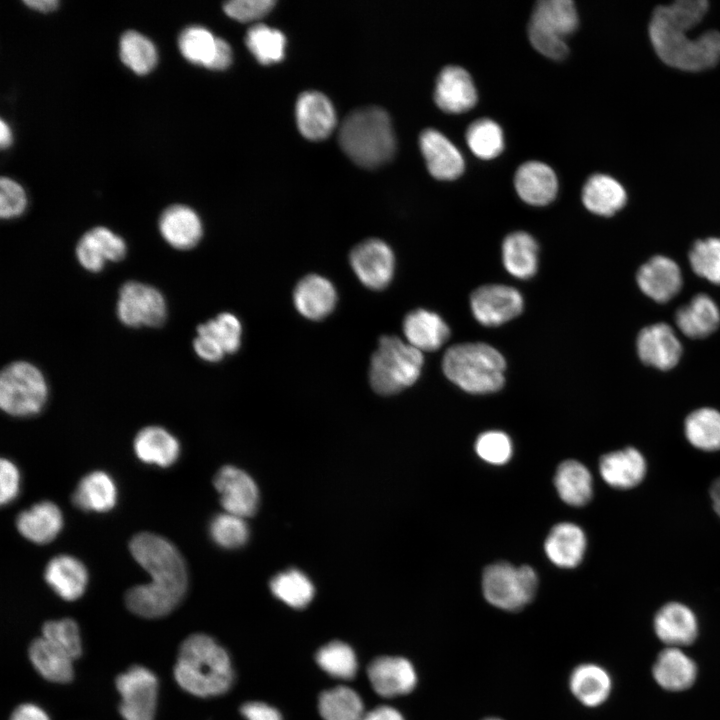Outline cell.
<instances>
[{
	"mask_svg": "<svg viewBox=\"0 0 720 720\" xmlns=\"http://www.w3.org/2000/svg\"><path fill=\"white\" fill-rule=\"evenodd\" d=\"M127 246L122 237L110 229L98 226L85 232L79 239L75 254L79 264L87 271L100 272L107 262L122 260Z\"/></svg>",
	"mask_w": 720,
	"mask_h": 720,
	"instance_id": "14",
	"label": "cell"
},
{
	"mask_svg": "<svg viewBox=\"0 0 720 720\" xmlns=\"http://www.w3.org/2000/svg\"><path fill=\"white\" fill-rule=\"evenodd\" d=\"M10 720H49V717L37 705L24 703L15 708Z\"/></svg>",
	"mask_w": 720,
	"mask_h": 720,
	"instance_id": "59",
	"label": "cell"
},
{
	"mask_svg": "<svg viewBox=\"0 0 720 720\" xmlns=\"http://www.w3.org/2000/svg\"><path fill=\"white\" fill-rule=\"evenodd\" d=\"M19 533L36 544H46L57 537L63 527L59 507L50 501H41L21 511L16 519Z\"/></svg>",
	"mask_w": 720,
	"mask_h": 720,
	"instance_id": "29",
	"label": "cell"
},
{
	"mask_svg": "<svg viewBox=\"0 0 720 720\" xmlns=\"http://www.w3.org/2000/svg\"><path fill=\"white\" fill-rule=\"evenodd\" d=\"M209 533L212 540L225 549L243 546L249 538V528L245 518L224 512L211 520Z\"/></svg>",
	"mask_w": 720,
	"mask_h": 720,
	"instance_id": "49",
	"label": "cell"
},
{
	"mask_svg": "<svg viewBox=\"0 0 720 720\" xmlns=\"http://www.w3.org/2000/svg\"><path fill=\"white\" fill-rule=\"evenodd\" d=\"M539 246L524 231L505 237L502 243V261L506 271L515 278L529 279L537 272Z\"/></svg>",
	"mask_w": 720,
	"mask_h": 720,
	"instance_id": "34",
	"label": "cell"
},
{
	"mask_svg": "<svg viewBox=\"0 0 720 720\" xmlns=\"http://www.w3.org/2000/svg\"><path fill=\"white\" fill-rule=\"evenodd\" d=\"M29 658L37 672L46 680L68 683L73 678V660L43 637L29 646Z\"/></svg>",
	"mask_w": 720,
	"mask_h": 720,
	"instance_id": "39",
	"label": "cell"
},
{
	"mask_svg": "<svg viewBox=\"0 0 720 720\" xmlns=\"http://www.w3.org/2000/svg\"><path fill=\"white\" fill-rule=\"evenodd\" d=\"M42 637L72 660L81 655V639L77 623L70 619L47 621L42 626Z\"/></svg>",
	"mask_w": 720,
	"mask_h": 720,
	"instance_id": "51",
	"label": "cell"
},
{
	"mask_svg": "<svg viewBox=\"0 0 720 720\" xmlns=\"http://www.w3.org/2000/svg\"><path fill=\"white\" fill-rule=\"evenodd\" d=\"M697 675L696 662L682 648L665 647L652 666L653 679L669 692L688 690L696 682Z\"/></svg>",
	"mask_w": 720,
	"mask_h": 720,
	"instance_id": "20",
	"label": "cell"
},
{
	"mask_svg": "<svg viewBox=\"0 0 720 720\" xmlns=\"http://www.w3.org/2000/svg\"><path fill=\"white\" fill-rule=\"evenodd\" d=\"M232 60V51L230 45L223 39L217 38L216 52L208 66L212 70H223L226 69Z\"/></svg>",
	"mask_w": 720,
	"mask_h": 720,
	"instance_id": "58",
	"label": "cell"
},
{
	"mask_svg": "<svg viewBox=\"0 0 720 720\" xmlns=\"http://www.w3.org/2000/svg\"><path fill=\"white\" fill-rule=\"evenodd\" d=\"M154 44L137 31H126L120 39V58L133 72L149 73L157 63Z\"/></svg>",
	"mask_w": 720,
	"mask_h": 720,
	"instance_id": "43",
	"label": "cell"
},
{
	"mask_svg": "<svg viewBox=\"0 0 720 720\" xmlns=\"http://www.w3.org/2000/svg\"><path fill=\"white\" fill-rule=\"evenodd\" d=\"M271 592L286 605L301 609L313 599L314 586L300 570L289 569L275 575L270 582Z\"/></svg>",
	"mask_w": 720,
	"mask_h": 720,
	"instance_id": "42",
	"label": "cell"
},
{
	"mask_svg": "<svg viewBox=\"0 0 720 720\" xmlns=\"http://www.w3.org/2000/svg\"><path fill=\"white\" fill-rule=\"evenodd\" d=\"M197 334L209 339L225 355L233 354L240 347L242 327L235 315L223 312L200 324L197 327Z\"/></svg>",
	"mask_w": 720,
	"mask_h": 720,
	"instance_id": "44",
	"label": "cell"
},
{
	"mask_svg": "<svg viewBox=\"0 0 720 720\" xmlns=\"http://www.w3.org/2000/svg\"><path fill=\"white\" fill-rule=\"evenodd\" d=\"M0 502L2 505L16 499L20 489V474L17 466L8 459L0 462Z\"/></svg>",
	"mask_w": 720,
	"mask_h": 720,
	"instance_id": "56",
	"label": "cell"
},
{
	"mask_svg": "<svg viewBox=\"0 0 720 720\" xmlns=\"http://www.w3.org/2000/svg\"><path fill=\"white\" fill-rule=\"evenodd\" d=\"M646 461L639 450L627 447L602 456L599 471L611 487L629 489L637 486L646 474Z\"/></svg>",
	"mask_w": 720,
	"mask_h": 720,
	"instance_id": "26",
	"label": "cell"
},
{
	"mask_svg": "<svg viewBox=\"0 0 720 720\" xmlns=\"http://www.w3.org/2000/svg\"><path fill=\"white\" fill-rule=\"evenodd\" d=\"M689 261L697 275L720 284V238L695 242L689 253Z\"/></svg>",
	"mask_w": 720,
	"mask_h": 720,
	"instance_id": "50",
	"label": "cell"
},
{
	"mask_svg": "<svg viewBox=\"0 0 720 720\" xmlns=\"http://www.w3.org/2000/svg\"><path fill=\"white\" fill-rule=\"evenodd\" d=\"M466 141L470 150L479 158L489 160L497 157L504 148V136L501 127L488 118L477 119L466 131Z\"/></svg>",
	"mask_w": 720,
	"mask_h": 720,
	"instance_id": "45",
	"label": "cell"
},
{
	"mask_svg": "<svg viewBox=\"0 0 720 720\" xmlns=\"http://www.w3.org/2000/svg\"><path fill=\"white\" fill-rule=\"evenodd\" d=\"M26 195L23 188L12 179L0 180V216L12 219L20 216L26 208Z\"/></svg>",
	"mask_w": 720,
	"mask_h": 720,
	"instance_id": "53",
	"label": "cell"
},
{
	"mask_svg": "<svg viewBox=\"0 0 720 720\" xmlns=\"http://www.w3.org/2000/svg\"><path fill=\"white\" fill-rule=\"evenodd\" d=\"M482 720H504V719L499 718V717H486V718H484V719H482Z\"/></svg>",
	"mask_w": 720,
	"mask_h": 720,
	"instance_id": "64",
	"label": "cell"
},
{
	"mask_svg": "<svg viewBox=\"0 0 720 720\" xmlns=\"http://www.w3.org/2000/svg\"><path fill=\"white\" fill-rule=\"evenodd\" d=\"M293 300L301 315L311 320H321L334 309L337 294L328 279L317 274H310L296 285Z\"/></svg>",
	"mask_w": 720,
	"mask_h": 720,
	"instance_id": "27",
	"label": "cell"
},
{
	"mask_svg": "<svg viewBox=\"0 0 720 720\" xmlns=\"http://www.w3.org/2000/svg\"><path fill=\"white\" fill-rule=\"evenodd\" d=\"M538 578L529 566L515 567L498 562L485 568L483 595L488 603L505 611H519L529 604L537 591Z\"/></svg>",
	"mask_w": 720,
	"mask_h": 720,
	"instance_id": "8",
	"label": "cell"
},
{
	"mask_svg": "<svg viewBox=\"0 0 720 720\" xmlns=\"http://www.w3.org/2000/svg\"><path fill=\"white\" fill-rule=\"evenodd\" d=\"M296 121L301 134L310 140L329 136L336 125V114L330 100L322 93H302L296 103Z\"/></svg>",
	"mask_w": 720,
	"mask_h": 720,
	"instance_id": "21",
	"label": "cell"
},
{
	"mask_svg": "<svg viewBox=\"0 0 720 720\" xmlns=\"http://www.w3.org/2000/svg\"><path fill=\"white\" fill-rule=\"evenodd\" d=\"M514 185L519 197L533 206L551 203L558 191L555 172L550 166L539 161H528L519 166Z\"/></svg>",
	"mask_w": 720,
	"mask_h": 720,
	"instance_id": "23",
	"label": "cell"
},
{
	"mask_svg": "<svg viewBox=\"0 0 720 720\" xmlns=\"http://www.w3.org/2000/svg\"><path fill=\"white\" fill-rule=\"evenodd\" d=\"M273 5L272 0H234L224 4V11L233 19L249 22L265 16Z\"/></svg>",
	"mask_w": 720,
	"mask_h": 720,
	"instance_id": "55",
	"label": "cell"
},
{
	"mask_svg": "<svg viewBox=\"0 0 720 720\" xmlns=\"http://www.w3.org/2000/svg\"><path fill=\"white\" fill-rule=\"evenodd\" d=\"M241 714L246 720H282L277 709L264 702H247L241 707Z\"/></svg>",
	"mask_w": 720,
	"mask_h": 720,
	"instance_id": "57",
	"label": "cell"
},
{
	"mask_svg": "<svg viewBox=\"0 0 720 720\" xmlns=\"http://www.w3.org/2000/svg\"><path fill=\"white\" fill-rule=\"evenodd\" d=\"M367 675L374 691L387 698L408 694L417 684L413 664L400 656L374 659L368 666Z\"/></svg>",
	"mask_w": 720,
	"mask_h": 720,
	"instance_id": "16",
	"label": "cell"
},
{
	"mask_svg": "<svg viewBox=\"0 0 720 720\" xmlns=\"http://www.w3.org/2000/svg\"><path fill=\"white\" fill-rule=\"evenodd\" d=\"M339 144L357 165L375 168L389 161L396 148L395 135L387 112L376 106L351 112L341 124Z\"/></svg>",
	"mask_w": 720,
	"mask_h": 720,
	"instance_id": "4",
	"label": "cell"
},
{
	"mask_svg": "<svg viewBox=\"0 0 720 720\" xmlns=\"http://www.w3.org/2000/svg\"><path fill=\"white\" fill-rule=\"evenodd\" d=\"M403 332L407 342L421 352L438 350L450 336L444 319L427 309L409 312L403 321Z\"/></svg>",
	"mask_w": 720,
	"mask_h": 720,
	"instance_id": "25",
	"label": "cell"
},
{
	"mask_svg": "<svg viewBox=\"0 0 720 720\" xmlns=\"http://www.w3.org/2000/svg\"><path fill=\"white\" fill-rule=\"evenodd\" d=\"M178 45L188 61L208 68L216 52L217 37L202 26H191L180 34Z\"/></svg>",
	"mask_w": 720,
	"mask_h": 720,
	"instance_id": "48",
	"label": "cell"
},
{
	"mask_svg": "<svg viewBox=\"0 0 720 720\" xmlns=\"http://www.w3.org/2000/svg\"><path fill=\"white\" fill-rule=\"evenodd\" d=\"M246 45L255 58L262 64L279 62L284 57L286 39L283 33L264 24L249 28Z\"/></svg>",
	"mask_w": 720,
	"mask_h": 720,
	"instance_id": "46",
	"label": "cell"
},
{
	"mask_svg": "<svg viewBox=\"0 0 720 720\" xmlns=\"http://www.w3.org/2000/svg\"><path fill=\"white\" fill-rule=\"evenodd\" d=\"M48 398L42 372L27 361H14L0 375V406L7 414L28 417L41 412Z\"/></svg>",
	"mask_w": 720,
	"mask_h": 720,
	"instance_id": "7",
	"label": "cell"
},
{
	"mask_svg": "<svg viewBox=\"0 0 720 720\" xmlns=\"http://www.w3.org/2000/svg\"><path fill=\"white\" fill-rule=\"evenodd\" d=\"M421 152L430 174L439 180H454L464 171V159L457 147L441 132L424 130L419 138Z\"/></svg>",
	"mask_w": 720,
	"mask_h": 720,
	"instance_id": "18",
	"label": "cell"
},
{
	"mask_svg": "<svg viewBox=\"0 0 720 720\" xmlns=\"http://www.w3.org/2000/svg\"><path fill=\"white\" fill-rule=\"evenodd\" d=\"M214 486L225 512L243 518L256 512L259 504L258 487L245 471L235 466H223L214 477Z\"/></svg>",
	"mask_w": 720,
	"mask_h": 720,
	"instance_id": "13",
	"label": "cell"
},
{
	"mask_svg": "<svg viewBox=\"0 0 720 720\" xmlns=\"http://www.w3.org/2000/svg\"><path fill=\"white\" fill-rule=\"evenodd\" d=\"M569 689L582 705L598 707L605 703L611 694L612 678L601 665L582 663L571 672Z\"/></svg>",
	"mask_w": 720,
	"mask_h": 720,
	"instance_id": "30",
	"label": "cell"
},
{
	"mask_svg": "<svg viewBox=\"0 0 720 720\" xmlns=\"http://www.w3.org/2000/svg\"><path fill=\"white\" fill-rule=\"evenodd\" d=\"M529 24L564 38L578 25L577 10L571 0H541L535 5Z\"/></svg>",
	"mask_w": 720,
	"mask_h": 720,
	"instance_id": "38",
	"label": "cell"
},
{
	"mask_svg": "<svg viewBox=\"0 0 720 720\" xmlns=\"http://www.w3.org/2000/svg\"><path fill=\"white\" fill-rule=\"evenodd\" d=\"M129 549L152 581L134 586L126 592L127 608L144 618L168 615L187 591L188 574L182 555L170 541L150 532L133 536Z\"/></svg>",
	"mask_w": 720,
	"mask_h": 720,
	"instance_id": "1",
	"label": "cell"
},
{
	"mask_svg": "<svg viewBox=\"0 0 720 720\" xmlns=\"http://www.w3.org/2000/svg\"><path fill=\"white\" fill-rule=\"evenodd\" d=\"M475 450L484 461L494 465H501L511 458L512 442L504 432L487 431L477 438Z\"/></svg>",
	"mask_w": 720,
	"mask_h": 720,
	"instance_id": "52",
	"label": "cell"
},
{
	"mask_svg": "<svg viewBox=\"0 0 720 720\" xmlns=\"http://www.w3.org/2000/svg\"><path fill=\"white\" fill-rule=\"evenodd\" d=\"M162 238L173 248L188 250L195 247L203 234L197 213L188 206L175 204L166 208L159 218Z\"/></svg>",
	"mask_w": 720,
	"mask_h": 720,
	"instance_id": "24",
	"label": "cell"
},
{
	"mask_svg": "<svg viewBox=\"0 0 720 720\" xmlns=\"http://www.w3.org/2000/svg\"><path fill=\"white\" fill-rule=\"evenodd\" d=\"M676 324L690 338H704L712 334L720 324V311L715 302L705 294H699L676 313Z\"/></svg>",
	"mask_w": 720,
	"mask_h": 720,
	"instance_id": "36",
	"label": "cell"
},
{
	"mask_svg": "<svg viewBox=\"0 0 720 720\" xmlns=\"http://www.w3.org/2000/svg\"><path fill=\"white\" fill-rule=\"evenodd\" d=\"M424 363L421 351L397 336L385 335L370 361L369 380L381 395L398 393L419 378Z\"/></svg>",
	"mask_w": 720,
	"mask_h": 720,
	"instance_id": "6",
	"label": "cell"
},
{
	"mask_svg": "<svg viewBox=\"0 0 720 720\" xmlns=\"http://www.w3.org/2000/svg\"><path fill=\"white\" fill-rule=\"evenodd\" d=\"M318 666L327 674L339 679H351L357 672V658L353 649L342 641L323 645L316 653Z\"/></svg>",
	"mask_w": 720,
	"mask_h": 720,
	"instance_id": "47",
	"label": "cell"
},
{
	"mask_svg": "<svg viewBox=\"0 0 720 720\" xmlns=\"http://www.w3.org/2000/svg\"><path fill=\"white\" fill-rule=\"evenodd\" d=\"M323 720H363L364 705L359 694L347 686L325 690L318 700Z\"/></svg>",
	"mask_w": 720,
	"mask_h": 720,
	"instance_id": "40",
	"label": "cell"
},
{
	"mask_svg": "<svg viewBox=\"0 0 720 720\" xmlns=\"http://www.w3.org/2000/svg\"><path fill=\"white\" fill-rule=\"evenodd\" d=\"M363 720H404V717L393 707L379 706L366 713Z\"/></svg>",
	"mask_w": 720,
	"mask_h": 720,
	"instance_id": "60",
	"label": "cell"
},
{
	"mask_svg": "<svg viewBox=\"0 0 720 720\" xmlns=\"http://www.w3.org/2000/svg\"><path fill=\"white\" fill-rule=\"evenodd\" d=\"M442 370L447 379L465 392L488 394L503 387L506 362L489 344L460 343L446 350Z\"/></svg>",
	"mask_w": 720,
	"mask_h": 720,
	"instance_id": "5",
	"label": "cell"
},
{
	"mask_svg": "<svg viewBox=\"0 0 720 720\" xmlns=\"http://www.w3.org/2000/svg\"><path fill=\"white\" fill-rule=\"evenodd\" d=\"M44 578L51 589L62 599L74 601L82 596L88 583V572L77 558L61 554L46 565Z\"/></svg>",
	"mask_w": 720,
	"mask_h": 720,
	"instance_id": "28",
	"label": "cell"
},
{
	"mask_svg": "<svg viewBox=\"0 0 720 720\" xmlns=\"http://www.w3.org/2000/svg\"><path fill=\"white\" fill-rule=\"evenodd\" d=\"M528 36L533 47L546 57L559 60L568 53L564 38L545 32L534 25L528 24Z\"/></svg>",
	"mask_w": 720,
	"mask_h": 720,
	"instance_id": "54",
	"label": "cell"
},
{
	"mask_svg": "<svg viewBox=\"0 0 720 720\" xmlns=\"http://www.w3.org/2000/svg\"><path fill=\"white\" fill-rule=\"evenodd\" d=\"M118 319L128 327H157L167 316V304L155 287L137 282L124 283L116 304Z\"/></svg>",
	"mask_w": 720,
	"mask_h": 720,
	"instance_id": "9",
	"label": "cell"
},
{
	"mask_svg": "<svg viewBox=\"0 0 720 720\" xmlns=\"http://www.w3.org/2000/svg\"><path fill=\"white\" fill-rule=\"evenodd\" d=\"M24 3L28 7L41 12L53 11L58 6L57 0H26Z\"/></svg>",
	"mask_w": 720,
	"mask_h": 720,
	"instance_id": "61",
	"label": "cell"
},
{
	"mask_svg": "<svg viewBox=\"0 0 720 720\" xmlns=\"http://www.w3.org/2000/svg\"><path fill=\"white\" fill-rule=\"evenodd\" d=\"M523 305L521 293L503 284L480 286L470 296L474 318L486 327L499 326L512 320L522 312Z\"/></svg>",
	"mask_w": 720,
	"mask_h": 720,
	"instance_id": "11",
	"label": "cell"
},
{
	"mask_svg": "<svg viewBox=\"0 0 720 720\" xmlns=\"http://www.w3.org/2000/svg\"><path fill=\"white\" fill-rule=\"evenodd\" d=\"M710 497L713 502L714 510L720 517V477L712 483L710 487Z\"/></svg>",
	"mask_w": 720,
	"mask_h": 720,
	"instance_id": "62",
	"label": "cell"
},
{
	"mask_svg": "<svg viewBox=\"0 0 720 720\" xmlns=\"http://www.w3.org/2000/svg\"><path fill=\"white\" fill-rule=\"evenodd\" d=\"M554 483L560 498L569 505L583 506L592 498L590 471L576 460H567L558 466Z\"/></svg>",
	"mask_w": 720,
	"mask_h": 720,
	"instance_id": "37",
	"label": "cell"
},
{
	"mask_svg": "<svg viewBox=\"0 0 720 720\" xmlns=\"http://www.w3.org/2000/svg\"><path fill=\"white\" fill-rule=\"evenodd\" d=\"M706 0H678L657 6L649 22V37L658 57L685 71H701L720 60V32L709 30L697 38L686 33L704 17Z\"/></svg>",
	"mask_w": 720,
	"mask_h": 720,
	"instance_id": "2",
	"label": "cell"
},
{
	"mask_svg": "<svg viewBox=\"0 0 720 720\" xmlns=\"http://www.w3.org/2000/svg\"><path fill=\"white\" fill-rule=\"evenodd\" d=\"M637 351L645 364L668 370L678 363L682 347L669 325L657 323L640 331L637 337Z\"/></svg>",
	"mask_w": 720,
	"mask_h": 720,
	"instance_id": "19",
	"label": "cell"
},
{
	"mask_svg": "<svg viewBox=\"0 0 720 720\" xmlns=\"http://www.w3.org/2000/svg\"><path fill=\"white\" fill-rule=\"evenodd\" d=\"M586 544V536L579 526L562 522L551 529L544 548L552 563L563 568H573L582 561Z\"/></svg>",
	"mask_w": 720,
	"mask_h": 720,
	"instance_id": "31",
	"label": "cell"
},
{
	"mask_svg": "<svg viewBox=\"0 0 720 720\" xmlns=\"http://www.w3.org/2000/svg\"><path fill=\"white\" fill-rule=\"evenodd\" d=\"M434 100L447 113H463L477 102V92L470 74L459 66H446L436 80Z\"/></svg>",
	"mask_w": 720,
	"mask_h": 720,
	"instance_id": "17",
	"label": "cell"
},
{
	"mask_svg": "<svg viewBox=\"0 0 720 720\" xmlns=\"http://www.w3.org/2000/svg\"><path fill=\"white\" fill-rule=\"evenodd\" d=\"M133 448L140 461L162 468L173 465L180 454L178 440L159 426L141 429L135 436Z\"/></svg>",
	"mask_w": 720,
	"mask_h": 720,
	"instance_id": "32",
	"label": "cell"
},
{
	"mask_svg": "<svg viewBox=\"0 0 720 720\" xmlns=\"http://www.w3.org/2000/svg\"><path fill=\"white\" fill-rule=\"evenodd\" d=\"M350 264L367 288L380 290L387 287L393 278L395 258L384 241L368 239L352 249Z\"/></svg>",
	"mask_w": 720,
	"mask_h": 720,
	"instance_id": "12",
	"label": "cell"
},
{
	"mask_svg": "<svg viewBox=\"0 0 720 720\" xmlns=\"http://www.w3.org/2000/svg\"><path fill=\"white\" fill-rule=\"evenodd\" d=\"M687 440L703 451L720 449V412L700 408L690 413L684 423Z\"/></svg>",
	"mask_w": 720,
	"mask_h": 720,
	"instance_id": "41",
	"label": "cell"
},
{
	"mask_svg": "<svg viewBox=\"0 0 720 720\" xmlns=\"http://www.w3.org/2000/svg\"><path fill=\"white\" fill-rule=\"evenodd\" d=\"M115 684L121 695L119 712L124 720H154L158 680L152 671L133 665L117 676Z\"/></svg>",
	"mask_w": 720,
	"mask_h": 720,
	"instance_id": "10",
	"label": "cell"
},
{
	"mask_svg": "<svg viewBox=\"0 0 720 720\" xmlns=\"http://www.w3.org/2000/svg\"><path fill=\"white\" fill-rule=\"evenodd\" d=\"M637 283L648 297L663 303L680 291L681 271L672 259L665 256H654L638 270Z\"/></svg>",
	"mask_w": 720,
	"mask_h": 720,
	"instance_id": "22",
	"label": "cell"
},
{
	"mask_svg": "<svg viewBox=\"0 0 720 720\" xmlns=\"http://www.w3.org/2000/svg\"><path fill=\"white\" fill-rule=\"evenodd\" d=\"M12 142V134L9 126L3 119L0 120V146L2 149L7 148Z\"/></svg>",
	"mask_w": 720,
	"mask_h": 720,
	"instance_id": "63",
	"label": "cell"
},
{
	"mask_svg": "<svg viewBox=\"0 0 720 720\" xmlns=\"http://www.w3.org/2000/svg\"><path fill=\"white\" fill-rule=\"evenodd\" d=\"M653 629L666 647L682 648L695 642L699 634L696 614L680 602H668L655 614Z\"/></svg>",
	"mask_w": 720,
	"mask_h": 720,
	"instance_id": "15",
	"label": "cell"
},
{
	"mask_svg": "<svg viewBox=\"0 0 720 720\" xmlns=\"http://www.w3.org/2000/svg\"><path fill=\"white\" fill-rule=\"evenodd\" d=\"M117 487L113 478L104 471L85 475L72 494V502L86 512H107L117 502Z\"/></svg>",
	"mask_w": 720,
	"mask_h": 720,
	"instance_id": "33",
	"label": "cell"
},
{
	"mask_svg": "<svg viewBox=\"0 0 720 720\" xmlns=\"http://www.w3.org/2000/svg\"><path fill=\"white\" fill-rule=\"evenodd\" d=\"M174 677L186 692L198 697L218 696L233 682V669L227 651L203 633L188 636L181 643Z\"/></svg>",
	"mask_w": 720,
	"mask_h": 720,
	"instance_id": "3",
	"label": "cell"
},
{
	"mask_svg": "<svg viewBox=\"0 0 720 720\" xmlns=\"http://www.w3.org/2000/svg\"><path fill=\"white\" fill-rule=\"evenodd\" d=\"M623 186L611 176L594 174L588 178L582 190L584 206L600 216H611L626 203Z\"/></svg>",
	"mask_w": 720,
	"mask_h": 720,
	"instance_id": "35",
	"label": "cell"
}]
</instances>
